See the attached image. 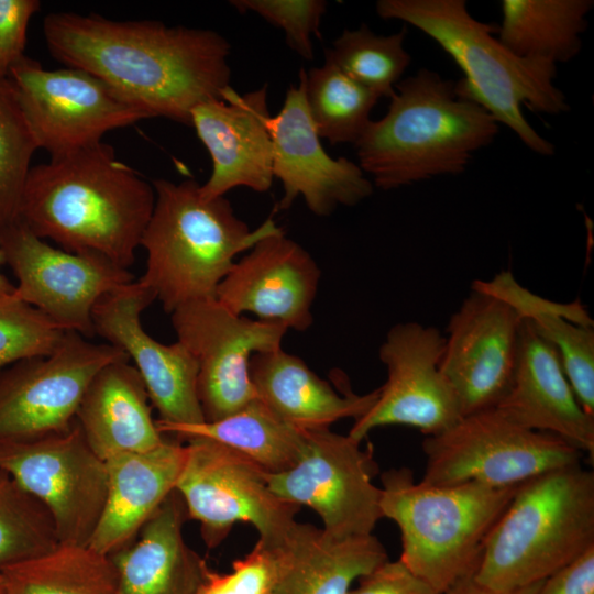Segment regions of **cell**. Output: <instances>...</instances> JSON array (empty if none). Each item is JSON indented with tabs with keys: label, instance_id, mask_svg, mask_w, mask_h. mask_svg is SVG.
Returning a JSON list of instances; mask_svg holds the SVG:
<instances>
[{
	"label": "cell",
	"instance_id": "obj_26",
	"mask_svg": "<svg viewBox=\"0 0 594 594\" xmlns=\"http://www.w3.org/2000/svg\"><path fill=\"white\" fill-rule=\"evenodd\" d=\"M250 377L257 398L302 431L328 429L341 419L355 420L375 404L378 388L363 395L339 393L299 358L282 348L255 353Z\"/></svg>",
	"mask_w": 594,
	"mask_h": 594
},
{
	"label": "cell",
	"instance_id": "obj_17",
	"mask_svg": "<svg viewBox=\"0 0 594 594\" xmlns=\"http://www.w3.org/2000/svg\"><path fill=\"white\" fill-rule=\"evenodd\" d=\"M522 319L502 298L472 287L450 317L440 371L462 416L496 408L515 374Z\"/></svg>",
	"mask_w": 594,
	"mask_h": 594
},
{
	"label": "cell",
	"instance_id": "obj_33",
	"mask_svg": "<svg viewBox=\"0 0 594 594\" xmlns=\"http://www.w3.org/2000/svg\"><path fill=\"white\" fill-rule=\"evenodd\" d=\"M406 34L405 26L387 36L375 34L366 24L344 30L326 50V59L380 98H392L411 59L404 46Z\"/></svg>",
	"mask_w": 594,
	"mask_h": 594
},
{
	"label": "cell",
	"instance_id": "obj_35",
	"mask_svg": "<svg viewBox=\"0 0 594 594\" xmlns=\"http://www.w3.org/2000/svg\"><path fill=\"white\" fill-rule=\"evenodd\" d=\"M37 148L13 82L0 80V228L19 221L24 183Z\"/></svg>",
	"mask_w": 594,
	"mask_h": 594
},
{
	"label": "cell",
	"instance_id": "obj_32",
	"mask_svg": "<svg viewBox=\"0 0 594 594\" xmlns=\"http://www.w3.org/2000/svg\"><path fill=\"white\" fill-rule=\"evenodd\" d=\"M305 97L319 138L331 144L353 145L366 130L372 109L380 99L329 59L306 73Z\"/></svg>",
	"mask_w": 594,
	"mask_h": 594
},
{
	"label": "cell",
	"instance_id": "obj_43",
	"mask_svg": "<svg viewBox=\"0 0 594 594\" xmlns=\"http://www.w3.org/2000/svg\"><path fill=\"white\" fill-rule=\"evenodd\" d=\"M4 263V257L0 249V297L10 295L14 292L15 286L8 279V277L2 273L1 268Z\"/></svg>",
	"mask_w": 594,
	"mask_h": 594
},
{
	"label": "cell",
	"instance_id": "obj_11",
	"mask_svg": "<svg viewBox=\"0 0 594 594\" xmlns=\"http://www.w3.org/2000/svg\"><path fill=\"white\" fill-rule=\"evenodd\" d=\"M307 432L299 460L279 473H265L280 498L315 510L322 530L333 538L372 535L383 518L382 490L371 447L328 429Z\"/></svg>",
	"mask_w": 594,
	"mask_h": 594
},
{
	"label": "cell",
	"instance_id": "obj_15",
	"mask_svg": "<svg viewBox=\"0 0 594 594\" xmlns=\"http://www.w3.org/2000/svg\"><path fill=\"white\" fill-rule=\"evenodd\" d=\"M122 359L128 356L120 349L68 331L53 354L2 369L0 440L31 439L69 428L94 375Z\"/></svg>",
	"mask_w": 594,
	"mask_h": 594
},
{
	"label": "cell",
	"instance_id": "obj_36",
	"mask_svg": "<svg viewBox=\"0 0 594 594\" xmlns=\"http://www.w3.org/2000/svg\"><path fill=\"white\" fill-rule=\"evenodd\" d=\"M67 330L14 294L0 297V371L16 362L53 354Z\"/></svg>",
	"mask_w": 594,
	"mask_h": 594
},
{
	"label": "cell",
	"instance_id": "obj_40",
	"mask_svg": "<svg viewBox=\"0 0 594 594\" xmlns=\"http://www.w3.org/2000/svg\"><path fill=\"white\" fill-rule=\"evenodd\" d=\"M349 594H442L415 575L399 560H387L359 580Z\"/></svg>",
	"mask_w": 594,
	"mask_h": 594
},
{
	"label": "cell",
	"instance_id": "obj_24",
	"mask_svg": "<svg viewBox=\"0 0 594 594\" xmlns=\"http://www.w3.org/2000/svg\"><path fill=\"white\" fill-rule=\"evenodd\" d=\"M188 519L175 490L136 537L109 556L117 571V594H195L209 568L184 537Z\"/></svg>",
	"mask_w": 594,
	"mask_h": 594
},
{
	"label": "cell",
	"instance_id": "obj_39",
	"mask_svg": "<svg viewBox=\"0 0 594 594\" xmlns=\"http://www.w3.org/2000/svg\"><path fill=\"white\" fill-rule=\"evenodd\" d=\"M40 9L37 0H0V80L24 56L28 28Z\"/></svg>",
	"mask_w": 594,
	"mask_h": 594
},
{
	"label": "cell",
	"instance_id": "obj_7",
	"mask_svg": "<svg viewBox=\"0 0 594 594\" xmlns=\"http://www.w3.org/2000/svg\"><path fill=\"white\" fill-rule=\"evenodd\" d=\"M518 486L415 481L408 468L382 474L383 518L400 530L398 559L440 593L474 575L486 540Z\"/></svg>",
	"mask_w": 594,
	"mask_h": 594
},
{
	"label": "cell",
	"instance_id": "obj_12",
	"mask_svg": "<svg viewBox=\"0 0 594 594\" xmlns=\"http://www.w3.org/2000/svg\"><path fill=\"white\" fill-rule=\"evenodd\" d=\"M177 341L198 365L197 392L205 421L224 418L257 399L250 377L255 353L282 348L288 329L238 316L216 298L184 304L170 314Z\"/></svg>",
	"mask_w": 594,
	"mask_h": 594
},
{
	"label": "cell",
	"instance_id": "obj_10",
	"mask_svg": "<svg viewBox=\"0 0 594 594\" xmlns=\"http://www.w3.org/2000/svg\"><path fill=\"white\" fill-rule=\"evenodd\" d=\"M0 471L43 503L61 543L89 544L105 508L108 471L76 420L36 438L0 440Z\"/></svg>",
	"mask_w": 594,
	"mask_h": 594
},
{
	"label": "cell",
	"instance_id": "obj_16",
	"mask_svg": "<svg viewBox=\"0 0 594 594\" xmlns=\"http://www.w3.org/2000/svg\"><path fill=\"white\" fill-rule=\"evenodd\" d=\"M444 336L416 321L399 322L386 333L378 358L387 378L372 408L355 420L349 436L360 442L375 428L405 425L426 437L441 433L463 416L440 371Z\"/></svg>",
	"mask_w": 594,
	"mask_h": 594
},
{
	"label": "cell",
	"instance_id": "obj_34",
	"mask_svg": "<svg viewBox=\"0 0 594 594\" xmlns=\"http://www.w3.org/2000/svg\"><path fill=\"white\" fill-rule=\"evenodd\" d=\"M61 544L48 509L0 471V571Z\"/></svg>",
	"mask_w": 594,
	"mask_h": 594
},
{
	"label": "cell",
	"instance_id": "obj_28",
	"mask_svg": "<svg viewBox=\"0 0 594 594\" xmlns=\"http://www.w3.org/2000/svg\"><path fill=\"white\" fill-rule=\"evenodd\" d=\"M158 430L180 441L193 438L213 440L250 460L265 473L292 468L301 457L307 432L271 410L258 398L240 410L215 421L167 425L156 420Z\"/></svg>",
	"mask_w": 594,
	"mask_h": 594
},
{
	"label": "cell",
	"instance_id": "obj_3",
	"mask_svg": "<svg viewBox=\"0 0 594 594\" xmlns=\"http://www.w3.org/2000/svg\"><path fill=\"white\" fill-rule=\"evenodd\" d=\"M376 13L431 37L464 74L455 82L460 97L482 107L535 153H554L553 143L535 131L521 107L546 114L569 110L564 92L554 85L557 64L513 54L493 36L494 25L470 14L464 0H378Z\"/></svg>",
	"mask_w": 594,
	"mask_h": 594
},
{
	"label": "cell",
	"instance_id": "obj_9",
	"mask_svg": "<svg viewBox=\"0 0 594 594\" xmlns=\"http://www.w3.org/2000/svg\"><path fill=\"white\" fill-rule=\"evenodd\" d=\"M186 459L175 490L189 519L200 525L205 544L217 548L238 522H248L258 540L278 547L296 522L300 506L277 496L265 472L210 439L186 440Z\"/></svg>",
	"mask_w": 594,
	"mask_h": 594
},
{
	"label": "cell",
	"instance_id": "obj_29",
	"mask_svg": "<svg viewBox=\"0 0 594 594\" xmlns=\"http://www.w3.org/2000/svg\"><path fill=\"white\" fill-rule=\"evenodd\" d=\"M593 6L592 0H503L497 38L521 58L569 62L581 52Z\"/></svg>",
	"mask_w": 594,
	"mask_h": 594
},
{
	"label": "cell",
	"instance_id": "obj_8",
	"mask_svg": "<svg viewBox=\"0 0 594 594\" xmlns=\"http://www.w3.org/2000/svg\"><path fill=\"white\" fill-rule=\"evenodd\" d=\"M422 482L512 487L542 473L580 464L583 452L563 439L525 428L497 408L463 416L422 441Z\"/></svg>",
	"mask_w": 594,
	"mask_h": 594
},
{
	"label": "cell",
	"instance_id": "obj_18",
	"mask_svg": "<svg viewBox=\"0 0 594 594\" xmlns=\"http://www.w3.org/2000/svg\"><path fill=\"white\" fill-rule=\"evenodd\" d=\"M154 300V293L140 278L107 293L92 309L95 333L133 361L158 422H202L195 358L180 342L163 344L142 327L141 314Z\"/></svg>",
	"mask_w": 594,
	"mask_h": 594
},
{
	"label": "cell",
	"instance_id": "obj_31",
	"mask_svg": "<svg viewBox=\"0 0 594 594\" xmlns=\"http://www.w3.org/2000/svg\"><path fill=\"white\" fill-rule=\"evenodd\" d=\"M524 320L556 350L579 403L594 416V329L588 312L579 300L559 304L538 296Z\"/></svg>",
	"mask_w": 594,
	"mask_h": 594
},
{
	"label": "cell",
	"instance_id": "obj_21",
	"mask_svg": "<svg viewBox=\"0 0 594 594\" xmlns=\"http://www.w3.org/2000/svg\"><path fill=\"white\" fill-rule=\"evenodd\" d=\"M266 89L240 95L229 87L222 99L193 109L190 125L212 160V173L199 188L202 199L223 197L240 186L257 193L271 188L275 177Z\"/></svg>",
	"mask_w": 594,
	"mask_h": 594
},
{
	"label": "cell",
	"instance_id": "obj_14",
	"mask_svg": "<svg viewBox=\"0 0 594 594\" xmlns=\"http://www.w3.org/2000/svg\"><path fill=\"white\" fill-rule=\"evenodd\" d=\"M0 249L16 278L14 296L87 339L96 334L91 319L96 302L134 280L129 270L99 255L52 246L20 220L0 228Z\"/></svg>",
	"mask_w": 594,
	"mask_h": 594
},
{
	"label": "cell",
	"instance_id": "obj_4",
	"mask_svg": "<svg viewBox=\"0 0 594 594\" xmlns=\"http://www.w3.org/2000/svg\"><path fill=\"white\" fill-rule=\"evenodd\" d=\"M498 130L487 111L457 94L454 81L421 68L396 84L387 113L371 120L354 146L362 170L391 190L463 173Z\"/></svg>",
	"mask_w": 594,
	"mask_h": 594
},
{
	"label": "cell",
	"instance_id": "obj_22",
	"mask_svg": "<svg viewBox=\"0 0 594 594\" xmlns=\"http://www.w3.org/2000/svg\"><path fill=\"white\" fill-rule=\"evenodd\" d=\"M512 421L554 435L594 457V416L579 403L556 350L522 320L512 386L496 407Z\"/></svg>",
	"mask_w": 594,
	"mask_h": 594
},
{
	"label": "cell",
	"instance_id": "obj_37",
	"mask_svg": "<svg viewBox=\"0 0 594 594\" xmlns=\"http://www.w3.org/2000/svg\"><path fill=\"white\" fill-rule=\"evenodd\" d=\"M240 13L254 12L285 32L288 46L307 61L314 58L311 35L318 37L327 11L323 0H232Z\"/></svg>",
	"mask_w": 594,
	"mask_h": 594
},
{
	"label": "cell",
	"instance_id": "obj_19",
	"mask_svg": "<svg viewBox=\"0 0 594 594\" xmlns=\"http://www.w3.org/2000/svg\"><path fill=\"white\" fill-rule=\"evenodd\" d=\"M321 271L299 243L287 238L274 220L217 287L215 298L238 316L304 332L314 322L312 305Z\"/></svg>",
	"mask_w": 594,
	"mask_h": 594
},
{
	"label": "cell",
	"instance_id": "obj_30",
	"mask_svg": "<svg viewBox=\"0 0 594 594\" xmlns=\"http://www.w3.org/2000/svg\"><path fill=\"white\" fill-rule=\"evenodd\" d=\"M3 594H117V571L108 556L89 546L61 543L54 550L0 571Z\"/></svg>",
	"mask_w": 594,
	"mask_h": 594
},
{
	"label": "cell",
	"instance_id": "obj_25",
	"mask_svg": "<svg viewBox=\"0 0 594 594\" xmlns=\"http://www.w3.org/2000/svg\"><path fill=\"white\" fill-rule=\"evenodd\" d=\"M75 420L105 461L119 453L154 449L166 439L153 419L145 384L129 359L110 362L94 375Z\"/></svg>",
	"mask_w": 594,
	"mask_h": 594
},
{
	"label": "cell",
	"instance_id": "obj_42",
	"mask_svg": "<svg viewBox=\"0 0 594 594\" xmlns=\"http://www.w3.org/2000/svg\"><path fill=\"white\" fill-rule=\"evenodd\" d=\"M473 576L461 580L443 594H536L542 583L541 581L513 591H496L479 584Z\"/></svg>",
	"mask_w": 594,
	"mask_h": 594
},
{
	"label": "cell",
	"instance_id": "obj_13",
	"mask_svg": "<svg viewBox=\"0 0 594 594\" xmlns=\"http://www.w3.org/2000/svg\"><path fill=\"white\" fill-rule=\"evenodd\" d=\"M9 78L38 148L51 156L99 143L109 131L150 119L99 78L78 68L47 70L24 55L12 66Z\"/></svg>",
	"mask_w": 594,
	"mask_h": 594
},
{
	"label": "cell",
	"instance_id": "obj_23",
	"mask_svg": "<svg viewBox=\"0 0 594 594\" xmlns=\"http://www.w3.org/2000/svg\"><path fill=\"white\" fill-rule=\"evenodd\" d=\"M185 459L186 446L167 437L154 449L107 459L106 504L88 546L109 557L130 543L175 491Z\"/></svg>",
	"mask_w": 594,
	"mask_h": 594
},
{
	"label": "cell",
	"instance_id": "obj_27",
	"mask_svg": "<svg viewBox=\"0 0 594 594\" xmlns=\"http://www.w3.org/2000/svg\"><path fill=\"white\" fill-rule=\"evenodd\" d=\"M277 549L279 571L272 594H349L354 582L389 560L373 534L333 538L298 521Z\"/></svg>",
	"mask_w": 594,
	"mask_h": 594
},
{
	"label": "cell",
	"instance_id": "obj_5",
	"mask_svg": "<svg viewBox=\"0 0 594 594\" xmlns=\"http://www.w3.org/2000/svg\"><path fill=\"white\" fill-rule=\"evenodd\" d=\"M594 548V473L581 463L518 485L493 527L474 580L496 591L541 582Z\"/></svg>",
	"mask_w": 594,
	"mask_h": 594
},
{
	"label": "cell",
	"instance_id": "obj_2",
	"mask_svg": "<svg viewBox=\"0 0 594 594\" xmlns=\"http://www.w3.org/2000/svg\"><path fill=\"white\" fill-rule=\"evenodd\" d=\"M155 205V190L99 142L31 166L19 220L63 250L128 270Z\"/></svg>",
	"mask_w": 594,
	"mask_h": 594
},
{
	"label": "cell",
	"instance_id": "obj_41",
	"mask_svg": "<svg viewBox=\"0 0 594 594\" xmlns=\"http://www.w3.org/2000/svg\"><path fill=\"white\" fill-rule=\"evenodd\" d=\"M536 594H594V548L543 580Z\"/></svg>",
	"mask_w": 594,
	"mask_h": 594
},
{
	"label": "cell",
	"instance_id": "obj_20",
	"mask_svg": "<svg viewBox=\"0 0 594 594\" xmlns=\"http://www.w3.org/2000/svg\"><path fill=\"white\" fill-rule=\"evenodd\" d=\"M305 76L301 68L298 85L288 88L280 111L267 121L273 174L284 188L279 209L301 196L312 213L327 217L339 206L352 207L371 196L373 183L359 164L324 151L308 112Z\"/></svg>",
	"mask_w": 594,
	"mask_h": 594
},
{
	"label": "cell",
	"instance_id": "obj_38",
	"mask_svg": "<svg viewBox=\"0 0 594 594\" xmlns=\"http://www.w3.org/2000/svg\"><path fill=\"white\" fill-rule=\"evenodd\" d=\"M278 571L277 547L257 540L248 554L233 561L230 572L208 568L195 594H272Z\"/></svg>",
	"mask_w": 594,
	"mask_h": 594
},
{
	"label": "cell",
	"instance_id": "obj_6",
	"mask_svg": "<svg viewBox=\"0 0 594 594\" xmlns=\"http://www.w3.org/2000/svg\"><path fill=\"white\" fill-rule=\"evenodd\" d=\"M152 185L155 205L141 239L147 256L140 279L170 315L184 304L215 298L237 255L252 248L273 219L251 231L224 196L202 199L194 179L158 178Z\"/></svg>",
	"mask_w": 594,
	"mask_h": 594
},
{
	"label": "cell",
	"instance_id": "obj_44",
	"mask_svg": "<svg viewBox=\"0 0 594 594\" xmlns=\"http://www.w3.org/2000/svg\"><path fill=\"white\" fill-rule=\"evenodd\" d=\"M0 594H3V579L1 574H0Z\"/></svg>",
	"mask_w": 594,
	"mask_h": 594
},
{
	"label": "cell",
	"instance_id": "obj_1",
	"mask_svg": "<svg viewBox=\"0 0 594 594\" xmlns=\"http://www.w3.org/2000/svg\"><path fill=\"white\" fill-rule=\"evenodd\" d=\"M43 33L54 59L99 78L150 118L190 125L195 107L231 87V46L212 30L52 12Z\"/></svg>",
	"mask_w": 594,
	"mask_h": 594
}]
</instances>
